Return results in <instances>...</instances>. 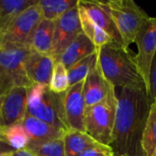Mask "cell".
Wrapping results in <instances>:
<instances>
[{
	"label": "cell",
	"instance_id": "cell-1",
	"mask_svg": "<svg viewBox=\"0 0 156 156\" xmlns=\"http://www.w3.org/2000/svg\"><path fill=\"white\" fill-rule=\"evenodd\" d=\"M116 96L117 109L110 147L114 155L144 156L142 141L152 103L147 90L145 88H123L116 91Z\"/></svg>",
	"mask_w": 156,
	"mask_h": 156
},
{
	"label": "cell",
	"instance_id": "cell-2",
	"mask_svg": "<svg viewBox=\"0 0 156 156\" xmlns=\"http://www.w3.org/2000/svg\"><path fill=\"white\" fill-rule=\"evenodd\" d=\"M97 53L98 65L104 78L115 89H146L135 55L129 48L112 42L99 48Z\"/></svg>",
	"mask_w": 156,
	"mask_h": 156
},
{
	"label": "cell",
	"instance_id": "cell-3",
	"mask_svg": "<svg viewBox=\"0 0 156 156\" xmlns=\"http://www.w3.org/2000/svg\"><path fill=\"white\" fill-rule=\"evenodd\" d=\"M27 115L37 118L66 133L69 130L64 111L63 93H55L48 85L34 83L27 89Z\"/></svg>",
	"mask_w": 156,
	"mask_h": 156
},
{
	"label": "cell",
	"instance_id": "cell-4",
	"mask_svg": "<svg viewBox=\"0 0 156 156\" xmlns=\"http://www.w3.org/2000/svg\"><path fill=\"white\" fill-rule=\"evenodd\" d=\"M97 2L112 18L122 38L124 47L129 48L150 16L133 0Z\"/></svg>",
	"mask_w": 156,
	"mask_h": 156
},
{
	"label": "cell",
	"instance_id": "cell-5",
	"mask_svg": "<svg viewBox=\"0 0 156 156\" xmlns=\"http://www.w3.org/2000/svg\"><path fill=\"white\" fill-rule=\"evenodd\" d=\"M117 109L115 89L100 103L86 107L84 115L85 133L98 144L111 145Z\"/></svg>",
	"mask_w": 156,
	"mask_h": 156
},
{
	"label": "cell",
	"instance_id": "cell-6",
	"mask_svg": "<svg viewBox=\"0 0 156 156\" xmlns=\"http://www.w3.org/2000/svg\"><path fill=\"white\" fill-rule=\"evenodd\" d=\"M30 53L31 49L25 47L0 48V96L14 87L28 89L32 85L25 69V61Z\"/></svg>",
	"mask_w": 156,
	"mask_h": 156
},
{
	"label": "cell",
	"instance_id": "cell-7",
	"mask_svg": "<svg viewBox=\"0 0 156 156\" xmlns=\"http://www.w3.org/2000/svg\"><path fill=\"white\" fill-rule=\"evenodd\" d=\"M42 19L38 4L17 15L0 31V48L15 46L30 48L32 36Z\"/></svg>",
	"mask_w": 156,
	"mask_h": 156
},
{
	"label": "cell",
	"instance_id": "cell-8",
	"mask_svg": "<svg viewBox=\"0 0 156 156\" xmlns=\"http://www.w3.org/2000/svg\"><path fill=\"white\" fill-rule=\"evenodd\" d=\"M81 32L77 5L55 21L54 39L51 51V57L54 58L55 62L59 60L65 49Z\"/></svg>",
	"mask_w": 156,
	"mask_h": 156
},
{
	"label": "cell",
	"instance_id": "cell-9",
	"mask_svg": "<svg viewBox=\"0 0 156 156\" xmlns=\"http://www.w3.org/2000/svg\"><path fill=\"white\" fill-rule=\"evenodd\" d=\"M134 43L138 48L135 59L148 93L150 69L156 52V17H149L139 31Z\"/></svg>",
	"mask_w": 156,
	"mask_h": 156
},
{
	"label": "cell",
	"instance_id": "cell-10",
	"mask_svg": "<svg viewBox=\"0 0 156 156\" xmlns=\"http://www.w3.org/2000/svg\"><path fill=\"white\" fill-rule=\"evenodd\" d=\"M27 88L14 87L9 90L0 104V126L5 128L23 121L27 115Z\"/></svg>",
	"mask_w": 156,
	"mask_h": 156
},
{
	"label": "cell",
	"instance_id": "cell-11",
	"mask_svg": "<svg viewBox=\"0 0 156 156\" xmlns=\"http://www.w3.org/2000/svg\"><path fill=\"white\" fill-rule=\"evenodd\" d=\"M83 81L70 86L63 93L65 117L69 130L85 133L84 115L85 101L83 97Z\"/></svg>",
	"mask_w": 156,
	"mask_h": 156
},
{
	"label": "cell",
	"instance_id": "cell-12",
	"mask_svg": "<svg viewBox=\"0 0 156 156\" xmlns=\"http://www.w3.org/2000/svg\"><path fill=\"white\" fill-rule=\"evenodd\" d=\"M115 88L104 78L98 63L83 81V97L86 107L101 102Z\"/></svg>",
	"mask_w": 156,
	"mask_h": 156
},
{
	"label": "cell",
	"instance_id": "cell-13",
	"mask_svg": "<svg viewBox=\"0 0 156 156\" xmlns=\"http://www.w3.org/2000/svg\"><path fill=\"white\" fill-rule=\"evenodd\" d=\"M55 60L50 55L31 51L25 61V69L32 84L48 85Z\"/></svg>",
	"mask_w": 156,
	"mask_h": 156
},
{
	"label": "cell",
	"instance_id": "cell-14",
	"mask_svg": "<svg viewBox=\"0 0 156 156\" xmlns=\"http://www.w3.org/2000/svg\"><path fill=\"white\" fill-rule=\"evenodd\" d=\"M21 124L28 136L29 144H39L61 139L66 134V132L30 115H26Z\"/></svg>",
	"mask_w": 156,
	"mask_h": 156
},
{
	"label": "cell",
	"instance_id": "cell-15",
	"mask_svg": "<svg viewBox=\"0 0 156 156\" xmlns=\"http://www.w3.org/2000/svg\"><path fill=\"white\" fill-rule=\"evenodd\" d=\"M79 5L86 11L90 18L104 32H106L114 43L123 46L122 38L110 15L98 4L97 1L79 0Z\"/></svg>",
	"mask_w": 156,
	"mask_h": 156
},
{
	"label": "cell",
	"instance_id": "cell-16",
	"mask_svg": "<svg viewBox=\"0 0 156 156\" xmlns=\"http://www.w3.org/2000/svg\"><path fill=\"white\" fill-rule=\"evenodd\" d=\"M97 50L98 48L95 45L81 32L65 49L58 61H60L64 67L69 69L80 60L97 52Z\"/></svg>",
	"mask_w": 156,
	"mask_h": 156
},
{
	"label": "cell",
	"instance_id": "cell-17",
	"mask_svg": "<svg viewBox=\"0 0 156 156\" xmlns=\"http://www.w3.org/2000/svg\"><path fill=\"white\" fill-rule=\"evenodd\" d=\"M54 30L55 21L42 19L32 36L30 42L31 51L51 56Z\"/></svg>",
	"mask_w": 156,
	"mask_h": 156
},
{
	"label": "cell",
	"instance_id": "cell-18",
	"mask_svg": "<svg viewBox=\"0 0 156 156\" xmlns=\"http://www.w3.org/2000/svg\"><path fill=\"white\" fill-rule=\"evenodd\" d=\"M78 8H79V16H80V22L82 33L95 45L97 48L114 42L106 32H104L101 28H100L90 18L86 11L79 5V2H78Z\"/></svg>",
	"mask_w": 156,
	"mask_h": 156
},
{
	"label": "cell",
	"instance_id": "cell-19",
	"mask_svg": "<svg viewBox=\"0 0 156 156\" xmlns=\"http://www.w3.org/2000/svg\"><path fill=\"white\" fill-rule=\"evenodd\" d=\"M98 143L88 133L70 130L64 136L66 156H79L85 150L96 145Z\"/></svg>",
	"mask_w": 156,
	"mask_h": 156
},
{
	"label": "cell",
	"instance_id": "cell-20",
	"mask_svg": "<svg viewBox=\"0 0 156 156\" xmlns=\"http://www.w3.org/2000/svg\"><path fill=\"white\" fill-rule=\"evenodd\" d=\"M79 0H39L43 19L56 21L63 14L78 5Z\"/></svg>",
	"mask_w": 156,
	"mask_h": 156
},
{
	"label": "cell",
	"instance_id": "cell-21",
	"mask_svg": "<svg viewBox=\"0 0 156 156\" xmlns=\"http://www.w3.org/2000/svg\"><path fill=\"white\" fill-rule=\"evenodd\" d=\"M98 63V53L95 52L89 57L80 60L68 69V76L69 87L77 83L84 81L90 71L96 67Z\"/></svg>",
	"mask_w": 156,
	"mask_h": 156
},
{
	"label": "cell",
	"instance_id": "cell-22",
	"mask_svg": "<svg viewBox=\"0 0 156 156\" xmlns=\"http://www.w3.org/2000/svg\"><path fill=\"white\" fill-rule=\"evenodd\" d=\"M38 2L39 0H0V19L5 27L17 15Z\"/></svg>",
	"mask_w": 156,
	"mask_h": 156
},
{
	"label": "cell",
	"instance_id": "cell-23",
	"mask_svg": "<svg viewBox=\"0 0 156 156\" xmlns=\"http://www.w3.org/2000/svg\"><path fill=\"white\" fill-rule=\"evenodd\" d=\"M142 146L144 156H152L156 148V101L151 103L143 135Z\"/></svg>",
	"mask_w": 156,
	"mask_h": 156
},
{
	"label": "cell",
	"instance_id": "cell-24",
	"mask_svg": "<svg viewBox=\"0 0 156 156\" xmlns=\"http://www.w3.org/2000/svg\"><path fill=\"white\" fill-rule=\"evenodd\" d=\"M5 143L16 151L25 150L29 144L28 136L21 122L4 128Z\"/></svg>",
	"mask_w": 156,
	"mask_h": 156
},
{
	"label": "cell",
	"instance_id": "cell-25",
	"mask_svg": "<svg viewBox=\"0 0 156 156\" xmlns=\"http://www.w3.org/2000/svg\"><path fill=\"white\" fill-rule=\"evenodd\" d=\"M27 149L37 156H66L64 138L39 144H29Z\"/></svg>",
	"mask_w": 156,
	"mask_h": 156
},
{
	"label": "cell",
	"instance_id": "cell-26",
	"mask_svg": "<svg viewBox=\"0 0 156 156\" xmlns=\"http://www.w3.org/2000/svg\"><path fill=\"white\" fill-rule=\"evenodd\" d=\"M48 87L50 90L58 94L64 93L69 88L68 69L60 61H57L54 64Z\"/></svg>",
	"mask_w": 156,
	"mask_h": 156
},
{
	"label": "cell",
	"instance_id": "cell-27",
	"mask_svg": "<svg viewBox=\"0 0 156 156\" xmlns=\"http://www.w3.org/2000/svg\"><path fill=\"white\" fill-rule=\"evenodd\" d=\"M112 149L108 145L97 144L96 145L85 150L79 156H113Z\"/></svg>",
	"mask_w": 156,
	"mask_h": 156
},
{
	"label": "cell",
	"instance_id": "cell-28",
	"mask_svg": "<svg viewBox=\"0 0 156 156\" xmlns=\"http://www.w3.org/2000/svg\"><path fill=\"white\" fill-rule=\"evenodd\" d=\"M148 95L152 102L156 101V52L154 56V58L151 64V69H150Z\"/></svg>",
	"mask_w": 156,
	"mask_h": 156
},
{
	"label": "cell",
	"instance_id": "cell-29",
	"mask_svg": "<svg viewBox=\"0 0 156 156\" xmlns=\"http://www.w3.org/2000/svg\"><path fill=\"white\" fill-rule=\"evenodd\" d=\"M16 152L14 149H12L7 144L0 142V154H5V153H14Z\"/></svg>",
	"mask_w": 156,
	"mask_h": 156
},
{
	"label": "cell",
	"instance_id": "cell-30",
	"mask_svg": "<svg viewBox=\"0 0 156 156\" xmlns=\"http://www.w3.org/2000/svg\"><path fill=\"white\" fill-rule=\"evenodd\" d=\"M12 156H37L33 152H31L28 149H25V150H21V151H16L13 154Z\"/></svg>",
	"mask_w": 156,
	"mask_h": 156
},
{
	"label": "cell",
	"instance_id": "cell-31",
	"mask_svg": "<svg viewBox=\"0 0 156 156\" xmlns=\"http://www.w3.org/2000/svg\"><path fill=\"white\" fill-rule=\"evenodd\" d=\"M0 142L5 143V135H4V127L0 126Z\"/></svg>",
	"mask_w": 156,
	"mask_h": 156
},
{
	"label": "cell",
	"instance_id": "cell-32",
	"mask_svg": "<svg viewBox=\"0 0 156 156\" xmlns=\"http://www.w3.org/2000/svg\"><path fill=\"white\" fill-rule=\"evenodd\" d=\"M15 153V152H14ZM14 153H5V154H1L0 156H12Z\"/></svg>",
	"mask_w": 156,
	"mask_h": 156
},
{
	"label": "cell",
	"instance_id": "cell-33",
	"mask_svg": "<svg viewBox=\"0 0 156 156\" xmlns=\"http://www.w3.org/2000/svg\"><path fill=\"white\" fill-rule=\"evenodd\" d=\"M4 27H5V24H4V22L0 19V31H1Z\"/></svg>",
	"mask_w": 156,
	"mask_h": 156
},
{
	"label": "cell",
	"instance_id": "cell-34",
	"mask_svg": "<svg viewBox=\"0 0 156 156\" xmlns=\"http://www.w3.org/2000/svg\"><path fill=\"white\" fill-rule=\"evenodd\" d=\"M152 156H156V148H155V150L154 151V153H153V154H152Z\"/></svg>",
	"mask_w": 156,
	"mask_h": 156
},
{
	"label": "cell",
	"instance_id": "cell-35",
	"mask_svg": "<svg viewBox=\"0 0 156 156\" xmlns=\"http://www.w3.org/2000/svg\"><path fill=\"white\" fill-rule=\"evenodd\" d=\"M3 98H4V96H0V104H1V102L3 101Z\"/></svg>",
	"mask_w": 156,
	"mask_h": 156
},
{
	"label": "cell",
	"instance_id": "cell-36",
	"mask_svg": "<svg viewBox=\"0 0 156 156\" xmlns=\"http://www.w3.org/2000/svg\"><path fill=\"white\" fill-rule=\"evenodd\" d=\"M113 156H117V155H113ZM121 156H125V155H121Z\"/></svg>",
	"mask_w": 156,
	"mask_h": 156
}]
</instances>
